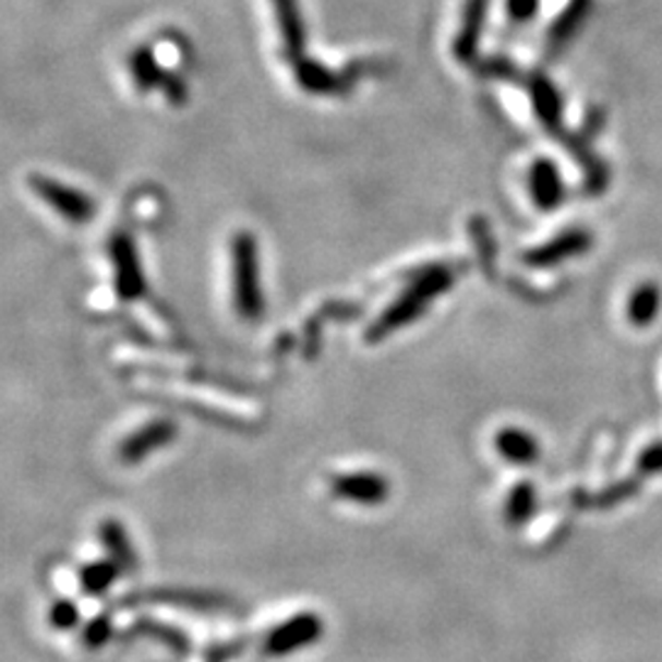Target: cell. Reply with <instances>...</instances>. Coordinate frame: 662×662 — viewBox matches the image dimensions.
I'll use <instances>...</instances> for the list:
<instances>
[{
	"instance_id": "obj_1",
	"label": "cell",
	"mask_w": 662,
	"mask_h": 662,
	"mask_svg": "<svg viewBox=\"0 0 662 662\" xmlns=\"http://www.w3.org/2000/svg\"><path fill=\"white\" fill-rule=\"evenodd\" d=\"M231 282H233V302L243 320L255 322L263 317V285H261V261L258 243L253 233H236L231 243Z\"/></svg>"
},
{
	"instance_id": "obj_2",
	"label": "cell",
	"mask_w": 662,
	"mask_h": 662,
	"mask_svg": "<svg viewBox=\"0 0 662 662\" xmlns=\"http://www.w3.org/2000/svg\"><path fill=\"white\" fill-rule=\"evenodd\" d=\"M33 190L37 192L39 200L52 206V209L62 216V219L72 224H88L96 214V204L88 200L86 194L72 190L49 177H33Z\"/></svg>"
},
{
	"instance_id": "obj_3",
	"label": "cell",
	"mask_w": 662,
	"mask_h": 662,
	"mask_svg": "<svg viewBox=\"0 0 662 662\" xmlns=\"http://www.w3.org/2000/svg\"><path fill=\"white\" fill-rule=\"evenodd\" d=\"M322 638V618L314 614H300L285 621L282 626L270 630L265 638V653L268 655H290L298 650L312 646L314 640Z\"/></svg>"
},
{
	"instance_id": "obj_4",
	"label": "cell",
	"mask_w": 662,
	"mask_h": 662,
	"mask_svg": "<svg viewBox=\"0 0 662 662\" xmlns=\"http://www.w3.org/2000/svg\"><path fill=\"white\" fill-rule=\"evenodd\" d=\"M111 258L116 270V290L121 300L141 298L145 290V278L141 268V258L133 241L125 233H118L111 243Z\"/></svg>"
},
{
	"instance_id": "obj_5",
	"label": "cell",
	"mask_w": 662,
	"mask_h": 662,
	"mask_svg": "<svg viewBox=\"0 0 662 662\" xmlns=\"http://www.w3.org/2000/svg\"><path fill=\"white\" fill-rule=\"evenodd\" d=\"M174 437H177V424L172 420H155L121 442V447H118V459L123 464H137L151 457L153 452L172 444Z\"/></svg>"
},
{
	"instance_id": "obj_6",
	"label": "cell",
	"mask_w": 662,
	"mask_h": 662,
	"mask_svg": "<svg viewBox=\"0 0 662 662\" xmlns=\"http://www.w3.org/2000/svg\"><path fill=\"white\" fill-rule=\"evenodd\" d=\"M332 493L361 506H381L390 496V483L381 473H349L332 481Z\"/></svg>"
},
{
	"instance_id": "obj_7",
	"label": "cell",
	"mask_w": 662,
	"mask_h": 662,
	"mask_svg": "<svg viewBox=\"0 0 662 662\" xmlns=\"http://www.w3.org/2000/svg\"><path fill=\"white\" fill-rule=\"evenodd\" d=\"M528 92L532 98V108L540 118V123L545 125L550 135L565 141V125H562V98L555 86H552L545 74H532L528 76Z\"/></svg>"
},
{
	"instance_id": "obj_8",
	"label": "cell",
	"mask_w": 662,
	"mask_h": 662,
	"mask_svg": "<svg viewBox=\"0 0 662 662\" xmlns=\"http://www.w3.org/2000/svg\"><path fill=\"white\" fill-rule=\"evenodd\" d=\"M589 249L591 236L585 229H571L557 236V239L547 241L545 245H540V249L528 251L526 263L535 265V268H550V265H557L567 258H577V255L587 253Z\"/></svg>"
},
{
	"instance_id": "obj_9",
	"label": "cell",
	"mask_w": 662,
	"mask_h": 662,
	"mask_svg": "<svg viewBox=\"0 0 662 662\" xmlns=\"http://www.w3.org/2000/svg\"><path fill=\"white\" fill-rule=\"evenodd\" d=\"M486 13H489V0H467L464 8V23L454 39V57L457 62L469 64L479 52V39L486 25Z\"/></svg>"
},
{
	"instance_id": "obj_10",
	"label": "cell",
	"mask_w": 662,
	"mask_h": 662,
	"mask_svg": "<svg viewBox=\"0 0 662 662\" xmlns=\"http://www.w3.org/2000/svg\"><path fill=\"white\" fill-rule=\"evenodd\" d=\"M530 194L542 212L557 209L565 202V182H562L559 170L555 163L550 160H538L530 167Z\"/></svg>"
},
{
	"instance_id": "obj_11",
	"label": "cell",
	"mask_w": 662,
	"mask_h": 662,
	"mask_svg": "<svg viewBox=\"0 0 662 662\" xmlns=\"http://www.w3.org/2000/svg\"><path fill=\"white\" fill-rule=\"evenodd\" d=\"M496 449L503 459L528 467L540 459V442L522 428H503L496 434Z\"/></svg>"
},
{
	"instance_id": "obj_12",
	"label": "cell",
	"mask_w": 662,
	"mask_h": 662,
	"mask_svg": "<svg viewBox=\"0 0 662 662\" xmlns=\"http://www.w3.org/2000/svg\"><path fill=\"white\" fill-rule=\"evenodd\" d=\"M660 310H662V290L658 282H643L630 292L626 314L634 327L646 329L650 324H655Z\"/></svg>"
},
{
	"instance_id": "obj_13",
	"label": "cell",
	"mask_w": 662,
	"mask_h": 662,
	"mask_svg": "<svg viewBox=\"0 0 662 662\" xmlns=\"http://www.w3.org/2000/svg\"><path fill=\"white\" fill-rule=\"evenodd\" d=\"M273 5H275V13H278L285 47H288L292 55H300L304 47V23H302L298 0H273Z\"/></svg>"
},
{
	"instance_id": "obj_14",
	"label": "cell",
	"mask_w": 662,
	"mask_h": 662,
	"mask_svg": "<svg viewBox=\"0 0 662 662\" xmlns=\"http://www.w3.org/2000/svg\"><path fill=\"white\" fill-rule=\"evenodd\" d=\"M587 13H589V0H569V5L562 10L559 20L550 29V47L552 49L565 47L571 35L579 29V25L585 23Z\"/></svg>"
},
{
	"instance_id": "obj_15",
	"label": "cell",
	"mask_w": 662,
	"mask_h": 662,
	"mask_svg": "<svg viewBox=\"0 0 662 662\" xmlns=\"http://www.w3.org/2000/svg\"><path fill=\"white\" fill-rule=\"evenodd\" d=\"M101 542L111 550V557L118 567H131L133 565V547L128 542L125 530L118 522L108 520L101 526Z\"/></svg>"
},
{
	"instance_id": "obj_16",
	"label": "cell",
	"mask_w": 662,
	"mask_h": 662,
	"mask_svg": "<svg viewBox=\"0 0 662 662\" xmlns=\"http://www.w3.org/2000/svg\"><path fill=\"white\" fill-rule=\"evenodd\" d=\"M118 571H121V567L116 565L113 559L108 562H96V565H88L84 571H82V587L86 594H106L108 587L113 585Z\"/></svg>"
},
{
	"instance_id": "obj_17",
	"label": "cell",
	"mask_w": 662,
	"mask_h": 662,
	"mask_svg": "<svg viewBox=\"0 0 662 662\" xmlns=\"http://www.w3.org/2000/svg\"><path fill=\"white\" fill-rule=\"evenodd\" d=\"M538 506V493L532 491L530 483H520V486L513 489L510 498L506 503V516L510 522H526L532 510Z\"/></svg>"
},
{
	"instance_id": "obj_18",
	"label": "cell",
	"mask_w": 662,
	"mask_h": 662,
	"mask_svg": "<svg viewBox=\"0 0 662 662\" xmlns=\"http://www.w3.org/2000/svg\"><path fill=\"white\" fill-rule=\"evenodd\" d=\"M300 82L310 88V92H317V94H334L339 92L341 88V82L339 76H334L332 72H327L324 67H317V64H308L304 62L300 69Z\"/></svg>"
},
{
	"instance_id": "obj_19",
	"label": "cell",
	"mask_w": 662,
	"mask_h": 662,
	"mask_svg": "<svg viewBox=\"0 0 662 662\" xmlns=\"http://www.w3.org/2000/svg\"><path fill=\"white\" fill-rule=\"evenodd\" d=\"M76 621H79V611H76L72 601H57L52 611H49V624H52L59 630L74 628Z\"/></svg>"
},
{
	"instance_id": "obj_20",
	"label": "cell",
	"mask_w": 662,
	"mask_h": 662,
	"mask_svg": "<svg viewBox=\"0 0 662 662\" xmlns=\"http://www.w3.org/2000/svg\"><path fill=\"white\" fill-rule=\"evenodd\" d=\"M540 0H508V15L513 23H528L538 13Z\"/></svg>"
},
{
	"instance_id": "obj_21",
	"label": "cell",
	"mask_w": 662,
	"mask_h": 662,
	"mask_svg": "<svg viewBox=\"0 0 662 662\" xmlns=\"http://www.w3.org/2000/svg\"><path fill=\"white\" fill-rule=\"evenodd\" d=\"M111 636V626H108V621L106 618H98V621H94L92 626L86 628V634H84V640L92 648H98V646H104L106 643V638Z\"/></svg>"
}]
</instances>
